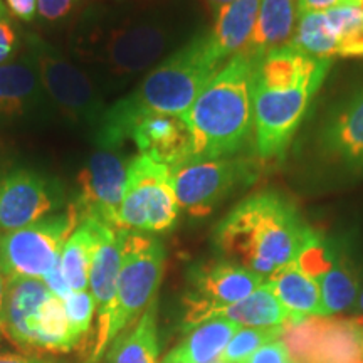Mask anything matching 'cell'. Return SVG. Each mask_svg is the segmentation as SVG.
<instances>
[{
    "label": "cell",
    "instance_id": "42",
    "mask_svg": "<svg viewBox=\"0 0 363 363\" xmlns=\"http://www.w3.org/2000/svg\"><path fill=\"white\" fill-rule=\"evenodd\" d=\"M355 310L363 313V288L360 289V293H358V298L355 301Z\"/></svg>",
    "mask_w": 363,
    "mask_h": 363
},
{
    "label": "cell",
    "instance_id": "31",
    "mask_svg": "<svg viewBox=\"0 0 363 363\" xmlns=\"http://www.w3.org/2000/svg\"><path fill=\"white\" fill-rule=\"evenodd\" d=\"M62 305H65L67 321H69L72 340L76 345H79L81 340L91 331L93 316L96 313V303H94L93 294L88 289L72 291L69 296L62 299Z\"/></svg>",
    "mask_w": 363,
    "mask_h": 363
},
{
    "label": "cell",
    "instance_id": "1",
    "mask_svg": "<svg viewBox=\"0 0 363 363\" xmlns=\"http://www.w3.org/2000/svg\"><path fill=\"white\" fill-rule=\"evenodd\" d=\"M225 62L208 30L195 34L153 67L131 93L106 106L98 128L93 131L96 148L118 150L130 140L136 121L147 115L158 113L185 118L202 89Z\"/></svg>",
    "mask_w": 363,
    "mask_h": 363
},
{
    "label": "cell",
    "instance_id": "2",
    "mask_svg": "<svg viewBox=\"0 0 363 363\" xmlns=\"http://www.w3.org/2000/svg\"><path fill=\"white\" fill-rule=\"evenodd\" d=\"M174 38L169 22L157 16L86 11L74 22L69 52L104 94L153 69Z\"/></svg>",
    "mask_w": 363,
    "mask_h": 363
},
{
    "label": "cell",
    "instance_id": "3",
    "mask_svg": "<svg viewBox=\"0 0 363 363\" xmlns=\"http://www.w3.org/2000/svg\"><path fill=\"white\" fill-rule=\"evenodd\" d=\"M331 57H315L288 44L257 61L254 78V140L261 162L283 158L310 104L331 69Z\"/></svg>",
    "mask_w": 363,
    "mask_h": 363
},
{
    "label": "cell",
    "instance_id": "44",
    "mask_svg": "<svg viewBox=\"0 0 363 363\" xmlns=\"http://www.w3.org/2000/svg\"><path fill=\"white\" fill-rule=\"evenodd\" d=\"M357 2H358V6H360V7L363 9V0H357Z\"/></svg>",
    "mask_w": 363,
    "mask_h": 363
},
{
    "label": "cell",
    "instance_id": "41",
    "mask_svg": "<svg viewBox=\"0 0 363 363\" xmlns=\"http://www.w3.org/2000/svg\"><path fill=\"white\" fill-rule=\"evenodd\" d=\"M347 57H363V44L358 45L355 49H352V51L347 54Z\"/></svg>",
    "mask_w": 363,
    "mask_h": 363
},
{
    "label": "cell",
    "instance_id": "32",
    "mask_svg": "<svg viewBox=\"0 0 363 363\" xmlns=\"http://www.w3.org/2000/svg\"><path fill=\"white\" fill-rule=\"evenodd\" d=\"M84 0H38L39 19L48 27H62L76 22Z\"/></svg>",
    "mask_w": 363,
    "mask_h": 363
},
{
    "label": "cell",
    "instance_id": "37",
    "mask_svg": "<svg viewBox=\"0 0 363 363\" xmlns=\"http://www.w3.org/2000/svg\"><path fill=\"white\" fill-rule=\"evenodd\" d=\"M342 2H350V0H298V13L305 16V13L313 12H326L328 9ZM353 2H357V0H353Z\"/></svg>",
    "mask_w": 363,
    "mask_h": 363
},
{
    "label": "cell",
    "instance_id": "34",
    "mask_svg": "<svg viewBox=\"0 0 363 363\" xmlns=\"http://www.w3.org/2000/svg\"><path fill=\"white\" fill-rule=\"evenodd\" d=\"M244 363H293L284 343L281 340H274L262 345L257 352H254Z\"/></svg>",
    "mask_w": 363,
    "mask_h": 363
},
{
    "label": "cell",
    "instance_id": "5",
    "mask_svg": "<svg viewBox=\"0 0 363 363\" xmlns=\"http://www.w3.org/2000/svg\"><path fill=\"white\" fill-rule=\"evenodd\" d=\"M257 61L247 52L235 54L195 99L185 115L194 140V158L238 155L251 140Z\"/></svg>",
    "mask_w": 363,
    "mask_h": 363
},
{
    "label": "cell",
    "instance_id": "9",
    "mask_svg": "<svg viewBox=\"0 0 363 363\" xmlns=\"http://www.w3.org/2000/svg\"><path fill=\"white\" fill-rule=\"evenodd\" d=\"M179 216L172 169L145 155L131 158L120 207V229L163 234L174 229Z\"/></svg>",
    "mask_w": 363,
    "mask_h": 363
},
{
    "label": "cell",
    "instance_id": "6",
    "mask_svg": "<svg viewBox=\"0 0 363 363\" xmlns=\"http://www.w3.org/2000/svg\"><path fill=\"white\" fill-rule=\"evenodd\" d=\"M165 259L167 252L160 239L150 234L126 230L123 261L110 320L104 333L91 345L89 357L84 363L101 362L111 343L126 328H130L131 323L138 321L143 311L155 301L165 271Z\"/></svg>",
    "mask_w": 363,
    "mask_h": 363
},
{
    "label": "cell",
    "instance_id": "22",
    "mask_svg": "<svg viewBox=\"0 0 363 363\" xmlns=\"http://www.w3.org/2000/svg\"><path fill=\"white\" fill-rule=\"evenodd\" d=\"M266 283L281 305L296 320L305 316H330L323 305L320 286L299 269L296 262L276 271Z\"/></svg>",
    "mask_w": 363,
    "mask_h": 363
},
{
    "label": "cell",
    "instance_id": "15",
    "mask_svg": "<svg viewBox=\"0 0 363 363\" xmlns=\"http://www.w3.org/2000/svg\"><path fill=\"white\" fill-rule=\"evenodd\" d=\"M51 108L29 54L0 65V126L39 121Z\"/></svg>",
    "mask_w": 363,
    "mask_h": 363
},
{
    "label": "cell",
    "instance_id": "16",
    "mask_svg": "<svg viewBox=\"0 0 363 363\" xmlns=\"http://www.w3.org/2000/svg\"><path fill=\"white\" fill-rule=\"evenodd\" d=\"M130 140L145 155L169 169H177L194 158V140L184 116L153 115L136 121Z\"/></svg>",
    "mask_w": 363,
    "mask_h": 363
},
{
    "label": "cell",
    "instance_id": "17",
    "mask_svg": "<svg viewBox=\"0 0 363 363\" xmlns=\"http://www.w3.org/2000/svg\"><path fill=\"white\" fill-rule=\"evenodd\" d=\"M51 291L43 279L13 278L6 281V299L0 318V331L21 350L38 355L35 321Z\"/></svg>",
    "mask_w": 363,
    "mask_h": 363
},
{
    "label": "cell",
    "instance_id": "7",
    "mask_svg": "<svg viewBox=\"0 0 363 363\" xmlns=\"http://www.w3.org/2000/svg\"><path fill=\"white\" fill-rule=\"evenodd\" d=\"M24 45L54 110L72 125L96 130L106 111V103L88 72L38 34H27Z\"/></svg>",
    "mask_w": 363,
    "mask_h": 363
},
{
    "label": "cell",
    "instance_id": "45",
    "mask_svg": "<svg viewBox=\"0 0 363 363\" xmlns=\"http://www.w3.org/2000/svg\"><path fill=\"white\" fill-rule=\"evenodd\" d=\"M212 363H227V362H220V360H219V362H212Z\"/></svg>",
    "mask_w": 363,
    "mask_h": 363
},
{
    "label": "cell",
    "instance_id": "40",
    "mask_svg": "<svg viewBox=\"0 0 363 363\" xmlns=\"http://www.w3.org/2000/svg\"><path fill=\"white\" fill-rule=\"evenodd\" d=\"M4 299H6V278H4L2 266H0V318H2L4 311Z\"/></svg>",
    "mask_w": 363,
    "mask_h": 363
},
{
    "label": "cell",
    "instance_id": "30",
    "mask_svg": "<svg viewBox=\"0 0 363 363\" xmlns=\"http://www.w3.org/2000/svg\"><path fill=\"white\" fill-rule=\"evenodd\" d=\"M281 333H283V326H274V328H249V326H242V328L235 331L233 340L227 343L219 360L227 363H244L254 352L259 350L262 345L279 340Z\"/></svg>",
    "mask_w": 363,
    "mask_h": 363
},
{
    "label": "cell",
    "instance_id": "12",
    "mask_svg": "<svg viewBox=\"0 0 363 363\" xmlns=\"http://www.w3.org/2000/svg\"><path fill=\"white\" fill-rule=\"evenodd\" d=\"M363 320L305 316L283 326L281 342L293 363H363Z\"/></svg>",
    "mask_w": 363,
    "mask_h": 363
},
{
    "label": "cell",
    "instance_id": "43",
    "mask_svg": "<svg viewBox=\"0 0 363 363\" xmlns=\"http://www.w3.org/2000/svg\"><path fill=\"white\" fill-rule=\"evenodd\" d=\"M360 343H362V350H363V328H362V333H360Z\"/></svg>",
    "mask_w": 363,
    "mask_h": 363
},
{
    "label": "cell",
    "instance_id": "23",
    "mask_svg": "<svg viewBox=\"0 0 363 363\" xmlns=\"http://www.w3.org/2000/svg\"><path fill=\"white\" fill-rule=\"evenodd\" d=\"M240 328L233 321L212 318L189 330L185 337L162 363H212L219 360L227 343Z\"/></svg>",
    "mask_w": 363,
    "mask_h": 363
},
{
    "label": "cell",
    "instance_id": "20",
    "mask_svg": "<svg viewBox=\"0 0 363 363\" xmlns=\"http://www.w3.org/2000/svg\"><path fill=\"white\" fill-rule=\"evenodd\" d=\"M261 0H233L214 16L211 33L217 52L224 61L247 48L259 16Z\"/></svg>",
    "mask_w": 363,
    "mask_h": 363
},
{
    "label": "cell",
    "instance_id": "33",
    "mask_svg": "<svg viewBox=\"0 0 363 363\" xmlns=\"http://www.w3.org/2000/svg\"><path fill=\"white\" fill-rule=\"evenodd\" d=\"M19 30L12 21V13L9 12L4 0H0V65L13 61L22 49Z\"/></svg>",
    "mask_w": 363,
    "mask_h": 363
},
{
    "label": "cell",
    "instance_id": "24",
    "mask_svg": "<svg viewBox=\"0 0 363 363\" xmlns=\"http://www.w3.org/2000/svg\"><path fill=\"white\" fill-rule=\"evenodd\" d=\"M212 318H220V320L233 321L235 325L249 326V328H274V326H284L291 321H298L278 301L266 281L242 301L217 311Z\"/></svg>",
    "mask_w": 363,
    "mask_h": 363
},
{
    "label": "cell",
    "instance_id": "36",
    "mask_svg": "<svg viewBox=\"0 0 363 363\" xmlns=\"http://www.w3.org/2000/svg\"><path fill=\"white\" fill-rule=\"evenodd\" d=\"M9 12L21 22H34L38 17V0H6Z\"/></svg>",
    "mask_w": 363,
    "mask_h": 363
},
{
    "label": "cell",
    "instance_id": "13",
    "mask_svg": "<svg viewBox=\"0 0 363 363\" xmlns=\"http://www.w3.org/2000/svg\"><path fill=\"white\" fill-rule=\"evenodd\" d=\"M67 207L66 190L56 177L33 169H13L0 177V230L11 233Z\"/></svg>",
    "mask_w": 363,
    "mask_h": 363
},
{
    "label": "cell",
    "instance_id": "14",
    "mask_svg": "<svg viewBox=\"0 0 363 363\" xmlns=\"http://www.w3.org/2000/svg\"><path fill=\"white\" fill-rule=\"evenodd\" d=\"M128 162L116 150L98 148L79 170L74 199L69 206L81 220L96 219L120 229V207L123 201Z\"/></svg>",
    "mask_w": 363,
    "mask_h": 363
},
{
    "label": "cell",
    "instance_id": "35",
    "mask_svg": "<svg viewBox=\"0 0 363 363\" xmlns=\"http://www.w3.org/2000/svg\"><path fill=\"white\" fill-rule=\"evenodd\" d=\"M43 281H44V284L48 286V289L51 291V294L57 296L59 299H65L72 293L69 284H67V281L65 278V274H62L61 259H59L57 264L44 276Z\"/></svg>",
    "mask_w": 363,
    "mask_h": 363
},
{
    "label": "cell",
    "instance_id": "26",
    "mask_svg": "<svg viewBox=\"0 0 363 363\" xmlns=\"http://www.w3.org/2000/svg\"><path fill=\"white\" fill-rule=\"evenodd\" d=\"M101 222L84 219L72 230L61 252V269L71 291H84L89 286V267L96 247Z\"/></svg>",
    "mask_w": 363,
    "mask_h": 363
},
{
    "label": "cell",
    "instance_id": "19",
    "mask_svg": "<svg viewBox=\"0 0 363 363\" xmlns=\"http://www.w3.org/2000/svg\"><path fill=\"white\" fill-rule=\"evenodd\" d=\"M125 233L126 229H116L103 222L99 224L96 247H94L89 267V288L98 313L96 338L101 337L106 330L113 303H115L118 276H120L121 261H123Z\"/></svg>",
    "mask_w": 363,
    "mask_h": 363
},
{
    "label": "cell",
    "instance_id": "27",
    "mask_svg": "<svg viewBox=\"0 0 363 363\" xmlns=\"http://www.w3.org/2000/svg\"><path fill=\"white\" fill-rule=\"evenodd\" d=\"M316 283L320 286L328 315L355 306L360 293V278L347 254L338 251L331 266L316 279Z\"/></svg>",
    "mask_w": 363,
    "mask_h": 363
},
{
    "label": "cell",
    "instance_id": "8",
    "mask_svg": "<svg viewBox=\"0 0 363 363\" xmlns=\"http://www.w3.org/2000/svg\"><path fill=\"white\" fill-rule=\"evenodd\" d=\"M262 172L256 157L233 155L194 158L172 170L180 211L192 217H206L240 190L252 187Z\"/></svg>",
    "mask_w": 363,
    "mask_h": 363
},
{
    "label": "cell",
    "instance_id": "28",
    "mask_svg": "<svg viewBox=\"0 0 363 363\" xmlns=\"http://www.w3.org/2000/svg\"><path fill=\"white\" fill-rule=\"evenodd\" d=\"M35 337H38V353H69L78 345L72 340L69 321H67L62 299L51 294L40 308L35 321Z\"/></svg>",
    "mask_w": 363,
    "mask_h": 363
},
{
    "label": "cell",
    "instance_id": "18",
    "mask_svg": "<svg viewBox=\"0 0 363 363\" xmlns=\"http://www.w3.org/2000/svg\"><path fill=\"white\" fill-rule=\"evenodd\" d=\"M320 147L331 162L363 170V88L328 116L321 126Z\"/></svg>",
    "mask_w": 363,
    "mask_h": 363
},
{
    "label": "cell",
    "instance_id": "25",
    "mask_svg": "<svg viewBox=\"0 0 363 363\" xmlns=\"http://www.w3.org/2000/svg\"><path fill=\"white\" fill-rule=\"evenodd\" d=\"M108 363H160L157 328V299L128 333H121L108 348Z\"/></svg>",
    "mask_w": 363,
    "mask_h": 363
},
{
    "label": "cell",
    "instance_id": "10",
    "mask_svg": "<svg viewBox=\"0 0 363 363\" xmlns=\"http://www.w3.org/2000/svg\"><path fill=\"white\" fill-rule=\"evenodd\" d=\"M79 222V216L67 203L66 211L4 233L0 235V266L6 281L43 279L61 259L62 247Z\"/></svg>",
    "mask_w": 363,
    "mask_h": 363
},
{
    "label": "cell",
    "instance_id": "11",
    "mask_svg": "<svg viewBox=\"0 0 363 363\" xmlns=\"http://www.w3.org/2000/svg\"><path fill=\"white\" fill-rule=\"evenodd\" d=\"M189 289L184 296V330L211 320L217 311L242 301L264 278L229 259L197 262L189 269Z\"/></svg>",
    "mask_w": 363,
    "mask_h": 363
},
{
    "label": "cell",
    "instance_id": "21",
    "mask_svg": "<svg viewBox=\"0 0 363 363\" xmlns=\"http://www.w3.org/2000/svg\"><path fill=\"white\" fill-rule=\"evenodd\" d=\"M298 0H261L259 16L247 48L242 52L261 59L291 43L296 30Z\"/></svg>",
    "mask_w": 363,
    "mask_h": 363
},
{
    "label": "cell",
    "instance_id": "29",
    "mask_svg": "<svg viewBox=\"0 0 363 363\" xmlns=\"http://www.w3.org/2000/svg\"><path fill=\"white\" fill-rule=\"evenodd\" d=\"M299 51L315 57L338 56L340 40L331 33L325 12H313L299 16L294 35L289 43Z\"/></svg>",
    "mask_w": 363,
    "mask_h": 363
},
{
    "label": "cell",
    "instance_id": "39",
    "mask_svg": "<svg viewBox=\"0 0 363 363\" xmlns=\"http://www.w3.org/2000/svg\"><path fill=\"white\" fill-rule=\"evenodd\" d=\"M230 2H233V0H203V4H206L208 11L214 13V16L220 11L222 7L227 6V4H230Z\"/></svg>",
    "mask_w": 363,
    "mask_h": 363
},
{
    "label": "cell",
    "instance_id": "4",
    "mask_svg": "<svg viewBox=\"0 0 363 363\" xmlns=\"http://www.w3.org/2000/svg\"><path fill=\"white\" fill-rule=\"evenodd\" d=\"M313 229L284 195L264 190L242 199L217 222L214 244L224 259L267 279L296 262Z\"/></svg>",
    "mask_w": 363,
    "mask_h": 363
},
{
    "label": "cell",
    "instance_id": "38",
    "mask_svg": "<svg viewBox=\"0 0 363 363\" xmlns=\"http://www.w3.org/2000/svg\"><path fill=\"white\" fill-rule=\"evenodd\" d=\"M0 363H61L48 360L38 355H19V353H0Z\"/></svg>",
    "mask_w": 363,
    "mask_h": 363
}]
</instances>
